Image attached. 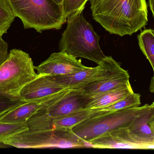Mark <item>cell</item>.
<instances>
[{"mask_svg":"<svg viewBox=\"0 0 154 154\" xmlns=\"http://www.w3.org/2000/svg\"><path fill=\"white\" fill-rule=\"evenodd\" d=\"M92 17L111 34L132 35L148 22L146 0H90Z\"/></svg>","mask_w":154,"mask_h":154,"instance_id":"6da1fadb","label":"cell"},{"mask_svg":"<svg viewBox=\"0 0 154 154\" xmlns=\"http://www.w3.org/2000/svg\"><path fill=\"white\" fill-rule=\"evenodd\" d=\"M25 29L42 33L61 29L67 20L62 4L54 0H4Z\"/></svg>","mask_w":154,"mask_h":154,"instance_id":"7a4b0ae2","label":"cell"},{"mask_svg":"<svg viewBox=\"0 0 154 154\" xmlns=\"http://www.w3.org/2000/svg\"><path fill=\"white\" fill-rule=\"evenodd\" d=\"M100 37L81 14L69 21L60 41L59 50L76 58L98 65L106 57L99 44Z\"/></svg>","mask_w":154,"mask_h":154,"instance_id":"3957f363","label":"cell"},{"mask_svg":"<svg viewBox=\"0 0 154 154\" xmlns=\"http://www.w3.org/2000/svg\"><path fill=\"white\" fill-rule=\"evenodd\" d=\"M4 143L19 148L91 147L90 144L76 135L72 129H29L12 137Z\"/></svg>","mask_w":154,"mask_h":154,"instance_id":"277c9868","label":"cell"},{"mask_svg":"<svg viewBox=\"0 0 154 154\" xmlns=\"http://www.w3.org/2000/svg\"><path fill=\"white\" fill-rule=\"evenodd\" d=\"M35 70L28 53L17 49L10 51L0 66V94L20 97L23 88L38 76Z\"/></svg>","mask_w":154,"mask_h":154,"instance_id":"5b68a950","label":"cell"},{"mask_svg":"<svg viewBox=\"0 0 154 154\" xmlns=\"http://www.w3.org/2000/svg\"><path fill=\"white\" fill-rule=\"evenodd\" d=\"M146 105L89 118L76 125L72 128V131L83 141L89 143L92 140L106 133L128 126Z\"/></svg>","mask_w":154,"mask_h":154,"instance_id":"8992f818","label":"cell"},{"mask_svg":"<svg viewBox=\"0 0 154 154\" xmlns=\"http://www.w3.org/2000/svg\"><path fill=\"white\" fill-rule=\"evenodd\" d=\"M105 114L95 109H82L72 114L59 117L51 118L40 110L28 120L29 129L31 130L72 129L76 125L90 117Z\"/></svg>","mask_w":154,"mask_h":154,"instance_id":"52a82bcc","label":"cell"},{"mask_svg":"<svg viewBox=\"0 0 154 154\" xmlns=\"http://www.w3.org/2000/svg\"><path fill=\"white\" fill-rule=\"evenodd\" d=\"M72 88H68L47 97L25 101L12 108L0 117V121L12 124H25L40 109L53 105L69 93Z\"/></svg>","mask_w":154,"mask_h":154,"instance_id":"ba28073f","label":"cell"},{"mask_svg":"<svg viewBox=\"0 0 154 154\" xmlns=\"http://www.w3.org/2000/svg\"><path fill=\"white\" fill-rule=\"evenodd\" d=\"M154 117L152 105L146 107L135 117L128 126L124 127L128 143L143 147L154 143V132L150 122Z\"/></svg>","mask_w":154,"mask_h":154,"instance_id":"9c48e42d","label":"cell"},{"mask_svg":"<svg viewBox=\"0 0 154 154\" xmlns=\"http://www.w3.org/2000/svg\"><path fill=\"white\" fill-rule=\"evenodd\" d=\"M86 67L82 64L81 60L60 51L52 53L46 61L35 66V69L38 74L58 76L78 72Z\"/></svg>","mask_w":154,"mask_h":154,"instance_id":"30bf717a","label":"cell"},{"mask_svg":"<svg viewBox=\"0 0 154 154\" xmlns=\"http://www.w3.org/2000/svg\"><path fill=\"white\" fill-rule=\"evenodd\" d=\"M91 98L81 89H73L53 105L40 110L53 118L63 116L85 109Z\"/></svg>","mask_w":154,"mask_h":154,"instance_id":"8fae6325","label":"cell"},{"mask_svg":"<svg viewBox=\"0 0 154 154\" xmlns=\"http://www.w3.org/2000/svg\"><path fill=\"white\" fill-rule=\"evenodd\" d=\"M66 88L43 74H38L36 78L25 85L20 93V97L25 101L47 97L62 91Z\"/></svg>","mask_w":154,"mask_h":154,"instance_id":"7c38bea8","label":"cell"},{"mask_svg":"<svg viewBox=\"0 0 154 154\" xmlns=\"http://www.w3.org/2000/svg\"><path fill=\"white\" fill-rule=\"evenodd\" d=\"M97 71L95 68L86 67L85 69L72 74L64 76H47L53 81L66 88L80 89L93 82Z\"/></svg>","mask_w":154,"mask_h":154,"instance_id":"4fadbf2b","label":"cell"},{"mask_svg":"<svg viewBox=\"0 0 154 154\" xmlns=\"http://www.w3.org/2000/svg\"><path fill=\"white\" fill-rule=\"evenodd\" d=\"M126 76H129L127 71L122 68L120 64L116 61L112 57L106 56L97 66V71L94 75L93 82L91 84L101 82L114 78Z\"/></svg>","mask_w":154,"mask_h":154,"instance_id":"5bb4252c","label":"cell"},{"mask_svg":"<svg viewBox=\"0 0 154 154\" xmlns=\"http://www.w3.org/2000/svg\"><path fill=\"white\" fill-rule=\"evenodd\" d=\"M129 77V76H126L114 78L101 82L89 84L80 89L82 90L86 95L91 97L108 91L130 86L131 85Z\"/></svg>","mask_w":154,"mask_h":154,"instance_id":"9a60e30c","label":"cell"},{"mask_svg":"<svg viewBox=\"0 0 154 154\" xmlns=\"http://www.w3.org/2000/svg\"><path fill=\"white\" fill-rule=\"evenodd\" d=\"M134 92L131 86L125 88L108 91L91 97L85 107L86 109H96L111 105L126 97Z\"/></svg>","mask_w":154,"mask_h":154,"instance_id":"2e32d148","label":"cell"},{"mask_svg":"<svg viewBox=\"0 0 154 154\" xmlns=\"http://www.w3.org/2000/svg\"><path fill=\"white\" fill-rule=\"evenodd\" d=\"M137 39L141 51L152 66L154 76V30H144L138 35Z\"/></svg>","mask_w":154,"mask_h":154,"instance_id":"e0dca14e","label":"cell"},{"mask_svg":"<svg viewBox=\"0 0 154 154\" xmlns=\"http://www.w3.org/2000/svg\"><path fill=\"white\" fill-rule=\"evenodd\" d=\"M141 105V96L140 94L133 92L126 97L119 100L111 105L100 108H96L95 110L101 111L104 113L114 112L125 108L137 107Z\"/></svg>","mask_w":154,"mask_h":154,"instance_id":"ac0fdd59","label":"cell"},{"mask_svg":"<svg viewBox=\"0 0 154 154\" xmlns=\"http://www.w3.org/2000/svg\"><path fill=\"white\" fill-rule=\"evenodd\" d=\"M28 129V123L12 124L0 121V143H4L12 137Z\"/></svg>","mask_w":154,"mask_h":154,"instance_id":"d6986e66","label":"cell"},{"mask_svg":"<svg viewBox=\"0 0 154 154\" xmlns=\"http://www.w3.org/2000/svg\"><path fill=\"white\" fill-rule=\"evenodd\" d=\"M88 0H63L62 7L67 18V21L71 20L81 14Z\"/></svg>","mask_w":154,"mask_h":154,"instance_id":"ffe728a7","label":"cell"},{"mask_svg":"<svg viewBox=\"0 0 154 154\" xmlns=\"http://www.w3.org/2000/svg\"><path fill=\"white\" fill-rule=\"evenodd\" d=\"M15 16L4 0H0V35L6 33Z\"/></svg>","mask_w":154,"mask_h":154,"instance_id":"44dd1931","label":"cell"},{"mask_svg":"<svg viewBox=\"0 0 154 154\" xmlns=\"http://www.w3.org/2000/svg\"><path fill=\"white\" fill-rule=\"evenodd\" d=\"M25 102L20 97L0 94V117L16 106Z\"/></svg>","mask_w":154,"mask_h":154,"instance_id":"7402d4cb","label":"cell"},{"mask_svg":"<svg viewBox=\"0 0 154 154\" xmlns=\"http://www.w3.org/2000/svg\"><path fill=\"white\" fill-rule=\"evenodd\" d=\"M8 44L0 35V66L7 58L8 54Z\"/></svg>","mask_w":154,"mask_h":154,"instance_id":"603a6c76","label":"cell"},{"mask_svg":"<svg viewBox=\"0 0 154 154\" xmlns=\"http://www.w3.org/2000/svg\"><path fill=\"white\" fill-rule=\"evenodd\" d=\"M149 5L154 18V0H149Z\"/></svg>","mask_w":154,"mask_h":154,"instance_id":"cb8c5ba5","label":"cell"},{"mask_svg":"<svg viewBox=\"0 0 154 154\" xmlns=\"http://www.w3.org/2000/svg\"><path fill=\"white\" fill-rule=\"evenodd\" d=\"M150 90L152 93H154V76L152 77L151 80L150 86Z\"/></svg>","mask_w":154,"mask_h":154,"instance_id":"d4e9b609","label":"cell"},{"mask_svg":"<svg viewBox=\"0 0 154 154\" xmlns=\"http://www.w3.org/2000/svg\"><path fill=\"white\" fill-rule=\"evenodd\" d=\"M11 147L8 145L4 143H0V148H9Z\"/></svg>","mask_w":154,"mask_h":154,"instance_id":"484cf974","label":"cell"},{"mask_svg":"<svg viewBox=\"0 0 154 154\" xmlns=\"http://www.w3.org/2000/svg\"><path fill=\"white\" fill-rule=\"evenodd\" d=\"M150 125L154 132V117L150 122Z\"/></svg>","mask_w":154,"mask_h":154,"instance_id":"4316f807","label":"cell"},{"mask_svg":"<svg viewBox=\"0 0 154 154\" xmlns=\"http://www.w3.org/2000/svg\"><path fill=\"white\" fill-rule=\"evenodd\" d=\"M55 2L57 3L58 4H62V2H63V0H54Z\"/></svg>","mask_w":154,"mask_h":154,"instance_id":"83f0119b","label":"cell"},{"mask_svg":"<svg viewBox=\"0 0 154 154\" xmlns=\"http://www.w3.org/2000/svg\"><path fill=\"white\" fill-rule=\"evenodd\" d=\"M152 105L153 106V107L154 108V101L153 102V103H152Z\"/></svg>","mask_w":154,"mask_h":154,"instance_id":"f1b7e54d","label":"cell"}]
</instances>
